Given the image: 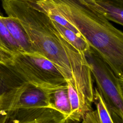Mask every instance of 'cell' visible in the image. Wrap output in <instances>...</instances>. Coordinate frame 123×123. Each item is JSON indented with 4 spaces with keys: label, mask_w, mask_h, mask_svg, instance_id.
I'll return each instance as SVG.
<instances>
[{
    "label": "cell",
    "mask_w": 123,
    "mask_h": 123,
    "mask_svg": "<svg viewBox=\"0 0 123 123\" xmlns=\"http://www.w3.org/2000/svg\"><path fill=\"white\" fill-rule=\"evenodd\" d=\"M52 21L56 28L63 35L66 40L78 51L84 53L89 48L90 46L83 37L78 35L69 29L53 20Z\"/></svg>",
    "instance_id": "13"
},
{
    "label": "cell",
    "mask_w": 123,
    "mask_h": 123,
    "mask_svg": "<svg viewBox=\"0 0 123 123\" xmlns=\"http://www.w3.org/2000/svg\"><path fill=\"white\" fill-rule=\"evenodd\" d=\"M66 123H82L81 122H80V121H71V120L67 119V121Z\"/></svg>",
    "instance_id": "16"
},
{
    "label": "cell",
    "mask_w": 123,
    "mask_h": 123,
    "mask_svg": "<svg viewBox=\"0 0 123 123\" xmlns=\"http://www.w3.org/2000/svg\"><path fill=\"white\" fill-rule=\"evenodd\" d=\"M109 21L123 25V0H93Z\"/></svg>",
    "instance_id": "10"
},
{
    "label": "cell",
    "mask_w": 123,
    "mask_h": 123,
    "mask_svg": "<svg viewBox=\"0 0 123 123\" xmlns=\"http://www.w3.org/2000/svg\"><path fill=\"white\" fill-rule=\"evenodd\" d=\"M71 112L67 120L81 122L84 116L93 110L92 104L82 98L75 88L67 83Z\"/></svg>",
    "instance_id": "8"
},
{
    "label": "cell",
    "mask_w": 123,
    "mask_h": 123,
    "mask_svg": "<svg viewBox=\"0 0 123 123\" xmlns=\"http://www.w3.org/2000/svg\"><path fill=\"white\" fill-rule=\"evenodd\" d=\"M97 90L116 123L123 121V80L119 79L98 52L90 46L84 52Z\"/></svg>",
    "instance_id": "4"
},
{
    "label": "cell",
    "mask_w": 123,
    "mask_h": 123,
    "mask_svg": "<svg viewBox=\"0 0 123 123\" xmlns=\"http://www.w3.org/2000/svg\"><path fill=\"white\" fill-rule=\"evenodd\" d=\"M0 18L23 52H33L29 37L21 23L11 16L5 17L0 15Z\"/></svg>",
    "instance_id": "9"
},
{
    "label": "cell",
    "mask_w": 123,
    "mask_h": 123,
    "mask_svg": "<svg viewBox=\"0 0 123 123\" xmlns=\"http://www.w3.org/2000/svg\"><path fill=\"white\" fill-rule=\"evenodd\" d=\"M94 90L93 103L95 109L94 110L95 120L93 123H116L97 88L94 87Z\"/></svg>",
    "instance_id": "12"
},
{
    "label": "cell",
    "mask_w": 123,
    "mask_h": 123,
    "mask_svg": "<svg viewBox=\"0 0 123 123\" xmlns=\"http://www.w3.org/2000/svg\"><path fill=\"white\" fill-rule=\"evenodd\" d=\"M1 0V1H2V0Z\"/></svg>",
    "instance_id": "17"
},
{
    "label": "cell",
    "mask_w": 123,
    "mask_h": 123,
    "mask_svg": "<svg viewBox=\"0 0 123 123\" xmlns=\"http://www.w3.org/2000/svg\"><path fill=\"white\" fill-rule=\"evenodd\" d=\"M12 57V55L4 46L0 40V60L6 62Z\"/></svg>",
    "instance_id": "15"
},
{
    "label": "cell",
    "mask_w": 123,
    "mask_h": 123,
    "mask_svg": "<svg viewBox=\"0 0 123 123\" xmlns=\"http://www.w3.org/2000/svg\"><path fill=\"white\" fill-rule=\"evenodd\" d=\"M0 40L9 51L12 57L20 52H23L20 47L13 38L8 28L0 18Z\"/></svg>",
    "instance_id": "14"
},
{
    "label": "cell",
    "mask_w": 123,
    "mask_h": 123,
    "mask_svg": "<svg viewBox=\"0 0 123 123\" xmlns=\"http://www.w3.org/2000/svg\"><path fill=\"white\" fill-rule=\"evenodd\" d=\"M73 25L115 75L123 80V33L114 27L93 0H37Z\"/></svg>",
    "instance_id": "1"
},
{
    "label": "cell",
    "mask_w": 123,
    "mask_h": 123,
    "mask_svg": "<svg viewBox=\"0 0 123 123\" xmlns=\"http://www.w3.org/2000/svg\"><path fill=\"white\" fill-rule=\"evenodd\" d=\"M50 100L52 108L69 118L71 112L67 85L63 87L50 92Z\"/></svg>",
    "instance_id": "11"
},
{
    "label": "cell",
    "mask_w": 123,
    "mask_h": 123,
    "mask_svg": "<svg viewBox=\"0 0 123 123\" xmlns=\"http://www.w3.org/2000/svg\"><path fill=\"white\" fill-rule=\"evenodd\" d=\"M8 16L17 20L26 31L33 52L50 61L60 70L70 65V45L46 12L31 0H2Z\"/></svg>",
    "instance_id": "2"
},
{
    "label": "cell",
    "mask_w": 123,
    "mask_h": 123,
    "mask_svg": "<svg viewBox=\"0 0 123 123\" xmlns=\"http://www.w3.org/2000/svg\"><path fill=\"white\" fill-rule=\"evenodd\" d=\"M27 85L8 63L0 60V123H5Z\"/></svg>",
    "instance_id": "5"
},
{
    "label": "cell",
    "mask_w": 123,
    "mask_h": 123,
    "mask_svg": "<svg viewBox=\"0 0 123 123\" xmlns=\"http://www.w3.org/2000/svg\"><path fill=\"white\" fill-rule=\"evenodd\" d=\"M7 63L27 84L50 92L67 85L64 76L56 66L37 52H20Z\"/></svg>",
    "instance_id": "3"
},
{
    "label": "cell",
    "mask_w": 123,
    "mask_h": 123,
    "mask_svg": "<svg viewBox=\"0 0 123 123\" xmlns=\"http://www.w3.org/2000/svg\"><path fill=\"white\" fill-rule=\"evenodd\" d=\"M66 117L49 108L16 109L8 115L5 123H66Z\"/></svg>",
    "instance_id": "6"
},
{
    "label": "cell",
    "mask_w": 123,
    "mask_h": 123,
    "mask_svg": "<svg viewBox=\"0 0 123 123\" xmlns=\"http://www.w3.org/2000/svg\"><path fill=\"white\" fill-rule=\"evenodd\" d=\"M49 93L50 91L27 84L20 94L12 111L36 108L52 109Z\"/></svg>",
    "instance_id": "7"
}]
</instances>
